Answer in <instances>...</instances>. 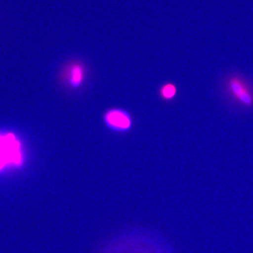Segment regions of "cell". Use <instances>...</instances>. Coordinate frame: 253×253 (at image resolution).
<instances>
[{"label":"cell","instance_id":"6da1fadb","mask_svg":"<svg viewBox=\"0 0 253 253\" xmlns=\"http://www.w3.org/2000/svg\"><path fill=\"white\" fill-rule=\"evenodd\" d=\"M223 89L231 101L246 108L253 106V87L247 79L236 73L226 76Z\"/></svg>","mask_w":253,"mask_h":253},{"label":"cell","instance_id":"8992f818","mask_svg":"<svg viewBox=\"0 0 253 253\" xmlns=\"http://www.w3.org/2000/svg\"><path fill=\"white\" fill-rule=\"evenodd\" d=\"M177 94V88L175 84L172 83H166L163 84L159 89V94L161 99L164 101H172L175 98Z\"/></svg>","mask_w":253,"mask_h":253},{"label":"cell","instance_id":"7a4b0ae2","mask_svg":"<svg viewBox=\"0 0 253 253\" xmlns=\"http://www.w3.org/2000/svg\"><path fill=\"white\" fill-rule=\"evenodd\" d=\"M23 163L22 145L13 133H0V172L6 168L21 167Z\"/></svg>","mask_w":253,"mask_h":253},{"label":"cell","instance_id":"3957f363","mask_svg":"<svg viewBox=\"0 0 253 253\" xmlns=\"http://www.w3.org/2000/svg\"><path fill=\"white\" fill-rule=\"evenodd\" d=\"M112 245L113 249L106 253H170L155 241L146 237H128Z\"/></svg>","mask_w":253,"mask_h":253},{"label":"cell","instance_id":"5b68a950","mask_svg":"<svg viewBox=\"0 0 253 253\" xmlns=\"http://www.w3.org/2000/svg\"><path fill=\"white\" fill-rule=\"evenodd\" d=\"M86 73L84 63L79 61H73L65 67L62 78L69 89L78 90L84 85Z\"/></svg>","mask_w":253,"mask_h":253},{"label":"cell","instance_id":"277c9868","mask_svg":"<svg viewBox=\"0 0 253 253\" xmlns=\"http://www.w3.org/2000/svg\"><path fill=\"white\" fill-rule=\"evenodd\" d=\"M103 120L105 126L114 132H126L130 130L133 126V120L130 113L119 108L108 110L104 113Z\"/></svg>","mask_w":253,"mask_h":253}]
</instances>
